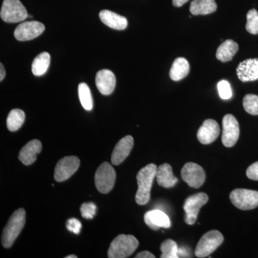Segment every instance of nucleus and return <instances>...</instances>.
<instances>
[{"label": "nucleus", "mask_w": 258, "mask_h": 258, "mask_svg": "<svg viewBox=\"0 0 258 258\" xmlns=\"http://www.w3.org/2000/svg\"><path fill=\"white\" fill-rule=\"evenodd\" d=\"M157 166L149 164L139 171L137 175L138 190L136 195V202L139 205H144L150 200L151 189L154 178L157 175Z\"/></svg>", "instance_id": "f257e3e1"}, {"label": "nucleus", "mask_w": 258, "mask_h": 258, "mask_svg": "<svg viewBox=\"0 0 258 258\" xmlns=\"http://www.w3.org/2000/svg\"><path fill=\"white\" fill-rule=\"evenodd\" d=\"M26 222V212L18 209L10 217L2 235V244L5 248H10L20 235Z\"/></svg>", "instance_id": "f03ea898"}, {"label": "nucleus", "mask_w": 258, "mask_h": 258, "mask_svg": "<svg viewBox=\"0 0 258 258\" xmlns=\"http://www.w3.org/2000/svg\"><path fill=\"white\" fill-rule=\"evenodd\" d=\"M139 241L133 235H120L112 241L108 251L109 258H125L135 252Z\"/></svg>", "instance_id": "7ed1b4c3"}, {"label": "nucleus", "mask_w": 258, "mask_h": 258, "mask_svg": "<svg viewBox=\"0 0 258 258\" xmlns=\"http://www.w3.org/2000/svg\"><path fill=\"white\" fill-rule=\"evenodd\" d=\"M224 237L218 230H211L205 233L199 241L195 254L198 257H208L223 242Z\"/></svg>", "instance_id": "20e7f679"}, {"label": "nucleus", "mask_w": 258, "mask_h": 258, "mask_svg": "<svg viewBox=\"0 0 258 258\" xmlns=\"http://www.w3.org/2000/svg\"><path fill=\"white\" fill-rule=\"evenodd\" d=\"M0 16L6 23H17L28 18V14L20 0H4Z\"/></svg>", "instance_id": "39448f33"}, {"label": "nucleus", "mask_w": 258, "mask_h": 258, "mask_svg": "<svg viewBox=\"0 0 258 258\" xmlns=\"http://www.w3.org/2000/svg\"><path fill=\"white\" fill-rule=\"evenodd\" d=\"M115 171L111 164L103 162L97 169L95 174V184L98 191L102 194H108L114 186Z\"/></svg>", "instance_id": "423d86ee"}, {"label": "nucleus", "mask_w": 258, "mask_h": 258, "mask_svg": "<svg viewBox=\"0 0 258 258\" xmlns=\"http://www.w3.org/2000/svg\"><path fill=\"white\" fill-rule=\"evenodd\" d=\"M231 202L242 210H253L258 207V191L246 189H236L230 193Z\"/></svg>", "instance_id": "0eeeda50"}, {"label": "nucleus", "mask_w": 258, "mask_h": 258, "mask_svg": "<svg viewBox=\"0 0 258 258\" xmlns=\"http://www.w3.org/2000/svg\"><path fill=\"white\" fill-rule=\"evenodd\" d=\"M209 198L207 194L200 192L191 195L186 199L184 205L186 216L185 222L187 225H192L197 221L200 209L208 203Z\"/></svg>", "instance_id": "6e6552de"}, {"label": "nucleus", "mask_w": 258, "mask_h": 258, "mask_svg": "<svg viewBox=\"0 0 258 258\" xmlns=\"http://www.w3.org/2000/svg\"><path fill=\"white\" fill-rule=\"evenodd\" d=\"M240 137V125L234 115L227 114L222 120V144L226 147L235 146Z\"/></svg>", "instance_id": "1a4fd4ad"}, {"label": "nucleus", "mask_w": 258, "mask_h": 258, "mask_svg": "<svg viewBox=\"0 0 258 258\" xmlns=\"http://www.w3.org/2000/svg\"><path fill=\"white\" fill-rule=\"evenodd\" d=\"M80 166V160L77 157L71 156L61 159L55 166L54 178L57 182L66 181L74 175Z\"/></svg>", "instance_id": "9d476101"}, {"label": "nucleus", "mask_w": 258, "mask_h": 258, "mask_svg": "<svg viewBox=\"0 0 258 258\" xmlns=\"http://www.w3.org/2000/svg\"><path fill=\"white\" fill-rule=\"evenodd\" d=\"M182 179L189 186L199 188L205 183V172L203 168L193 162L186 163L181 171Z\"/></svg>", "instance_id": "9b49d317"}, {"label": "nucleus", "mask_w": 258, "mask_h": 258, "mask_svg": "<svg viewBox=\"0 0 258 258\" xmlns=\"http://www.w3.org/2000/svg\"><path fill=\"white\" fill-rule=\"evenodd\" d=\"M45 29V25L40 22H25L17 27L14 35L19 41H28L40 36Z\"/></svg>", "instance_id": "f8f14e48"}, {"label": "nucleus", "mask_w": 258, "mask_h": 258, "mask_svg": "<svg viewBox=\"0 0 258 258\" xmlns=\"http://www.w3.org/2000/svg\"><path fill=\"white\" fill-rule=\"evenodd\" d=\"M220 134V127L216 120L208 119L199 128L198 139L200 143L208 145L215 142Z\"/></svg>", "instance_id": "ddd939ff"}, {"label": "nucleus", "mask_w": 258, "mask_h": 258, "mask_svg": "<svg viewBox=\"0 0 258 258\" xmlns=\"http://www.w3.org/2000/svg\"><path fill=\"white\" fill-rule=\"evenodd\" d=\"M134 141L132 136H126L117 143L111 154L113 165H119L128 157L133 149Z\"/></svg>", "instance_id": "4468645a"}, {"label": "nucleus", "mask_w": 258, "mask_h": 258, "mask_svg": "<svg viewBox=\"0 0 258 258\" xmlns=\"http://www.w3.org/2000/svg\"><path fill=\"white\" fill-rule=\"evenodd\" d=\"M237 77L242 82L254 81L258 79V58L247 59L237 68Z\"/></svg>", "instance_id": "2eb2a0df"}, {"label": "nucleus", "mask_w": 258, "mask_h": 258, "mask_svg": "<svg viewBox=\"0 0 258 258\" xmlns=\"http://www.w3.org/2000/svg\"><path fill=\"white\" fill-rule=\"evenodd\" d=\"M116 83L115 76L109 70H101L96 75V84L99 92L103 95L111 94L114 91Z\"/></svg>", "instance_id": "dca6fc26"}, {"label": "nucleus", "mask_w": 258, "mask_h": 258, "mask_svg": "<svg viewBox=\"0 0 258 258\" xmlns=\"http://www.w3.org/2000/svg\"><path fill=\"white\" fill-rule=\"evenodd\" d=\"M144 221L148 227L153 230H158L160 228H169L171 221L168 215L159 210H151L144 215Z\"/></svg>", "instance_id": "f3484780"}, {"label": "nucleus", "mask_w": 258, "mask_h": 258, "mask_svg": "<svg viewBox=\"0 0 258 258\" xmlns=\"http://www.w3.org/2000/svg\"><path fill=\"white\" fill-rule=\"evenodd\" d=\"M42 144L37 139L29 142L19 154V160L25 165H31L37 160V154L42 151Z\"/></svg>", "instance_id": "a211bd4d"}, {"label": "nucleus", "mask_w": 258, "mask_h": 258, "mask_svg": "<svg viewBox=\"0 0 258 258\" xmlns=\"http://www.w3.org/2000/svg\"><path fill=\"white\" fill-rule=\"evenodd\" d=\"M99 18L105 25L114 30H125L128 26L126 18L110 10H102L100 12Z\"/></svg>", "instance_id": "6ab92c4d"}, {"label": "nucleus", "mask_w": 258, "mask_h": 258, "mask_svg": "<svg viewBox=\"0 0 258 258\" xmlns=\"http://www.w3.org/2000/svg\"><path fill=\"white\" fill-rule=\"evenodd\" d=\"M157 181L158 184L164 188H171L178 182L177 178L173 174L172 168L169 164H163L157 168Z\"/></svg>", "instance_id": "aec40b11"}, {"label": "nucleus", "mask_w": 258, "mask_h": 258, "mask_svg": "<svg viewBox=\"0 0 258 258\" xmlns=\"http://www.w3.org/2000/svg\"><path fill=\"white\" fill-rule=\"evenodd\" d=\"M217 9L215 0H194L190 5V13L193 15H206L215 13Z\"/></svg>", "instance_id": "412c9836"}, {"label": "nucleus", "mask_w": 258, "mask_h": 258, "mask_svg": "<svg viewBox=\"0 0 258 258\" xmlns=\"http://www.w3.org/2000/svg\"><path fill=\"white\" fill-rule=\"evenodd\" d=\"M238 49L237 42L232 40H226L217 48L216 57L222 62H228L232 60Z\"/></svg>", "instance_id": "4be33fe9"}, {"label": "nucleus", "mask_w": 258, "mask_h": 258, "mask_svg": "<svg viewBox=\"0 0 258 258\" xmlns=\"http://www.w3.org/2000/svg\"><path fill=\"white\" fill-rule=\"evenodd\" d=\"M189 72V62L184 57H178L173 62L169 76L171 79L174 81H179L184 79Z\"/></svg>", "instance_id": "5701e85b"}, {"label": "nucleus", "mask_w": 258, "mask_h": 258, "mask_svg": "<svg viewBox=\"0 0 258 258\" xmlns=\"http://www.w3.org/2000/svg\"><path fill=\"white\" fill-rule=\"evenodd\" d=\"M50 63V55L48 52L39 54L32 63V72L35 76H41L47 72Z\"/></svg>", "instance_id": "b1692460"}, {"label": "nucleus", "mask_w": 258, "mask_h": 258, "mask_svg": "<svg viewBox=\"0 0 258 258\" xmlns=\"http://www.w3.org/2000/svg\"><path fill=\"white\" fill-rule=\"evenodd\" d=\"M25 119V114L20 109H13L10 112L7 119V126L10 132H16L23 125Z\"/></svg>", "instance_id": "393cba45"}, {"label": "nucleus", "mask_w": 258, "mask_h": 258, "mask_svg": "<svg viewBox=\"0 0 258 258\" xmlns=\"http://www.w3.org/2000/svg\"><path fill=\"white\" fill-rule=\"evenodd\" d=\"M79 96L81 105L86 111H91L93 107V101L91 90L86 83H80Z\"/></svg>", "instance_id": "a878e982"}, {"label": "nucleus", "mask_w": 258, "mask_h": 258, "mask_svg": "<svg viewBox=\"0 0 258 258\" xmlns=\"http://www.w3.org/2000/svg\"><path fill=\"white\" fill-rule=\"evenodd\" d=\"M160 249L162 254L161 258H178V247L175 241L166 240L161 244Z\"/></svg>", "instance_id": "bb28decb"}, {"label": "nucleus", "mask_w": 258, "mask_h": 258, "mask_svg": "<svg viewBox=\"0 0 258 258\" xmlns=\"http://www.w3.org/2000/svg\"><path fill=\"white\" fill-rule=\"evenodd\" d=\"M243 107L247 113L252 115H258V96L247 94L243 98Z\"/></svg>", "instance_id": "cd10ccee"}, {"label": "nucleus", "mask_w": 258, "mask_h": 258, "mask_svg": "<svg viewBox=\"0 0 258 258\" xmlns=\"http://www.w3.org/2000/svg\"><path fill=\"white\" fill-rule=\"evenodd\" d=\"M246 30L252 35L258 34V12L257 10L252 9L249 10L247 14V23H246Z\"/></svg>", "instance_id": "c85d7f7f"}, {"label": "nucleus", "mask_w": 258, "mask_h": 258, "mask_svg": "<svg viewBox=\"0 0 258 258\" xmlns=\"http://www.w3.org/2000/svg\"><path fill=\"white\" fill-rule=\"evenodd\" d=\"M217 89H218L219 95L222 99L229 100L232 98V88H231L230 83L227 81L223 80V81H220L217 84Z\"/></svg>", "instance_id": "c756f323"}, {"label": "nucleus", "mask_w": 258, "mask_h": 258, "mask_svg": "<svg viewBox=\"0 0 258 258\" xmlns=\"http://www.w3.org/2000/svg\"><path fill=\"white\" fill-rule=\"evenodd\" d=\"M81 215L86 220H91L96 213V206L92 203H84L81 207Z\"/></svg>", "instance_id": "7c9ffc66"}, {"label": "nucleus", "mask_w": 258, "mask_h": 258, "mask_svg": "<svg viewBox=\"0 0 258 258\" xmlns=\"http://www.w3.org/2000/svg\"><path fill=\"white\" fill-rule=\"evenodd\" d=\"M81 227H82V225H81V222L77 219L71 218L66 222V227H67L68 230L74 232L76 235H78L81 232Z\"/></svg>", "instance_id": "2f4dec72"}, {"label": "nucleus", "mask_w": 258, "mask_h": 258, "mask_svg": "<svg viewBox=\"0 0 258 258\" xmlns=\"http://www.w3.org/2000/svg\"><path fill=\"white\" fill-rule=\"evenodd\" d=\"M246 175L249 179L258 181V161L254 162L247 168Z\"/></svg>", "instance_id": "473e14b6"}, {"label": "nucleus", "mask_w": 258, "mask_h": 258, "mask_svg": "<svg viewBox=\"0 0 258 258\" xmlns=\"http://www.w3.org/2000/svg\"><path fill=\"white\" fill-rule=\"evenodd\" d=\"M155 256L149 251H143L136 255V258H154Z\"/></svg>", "instance_id": "72a5a7b5"}, {"label": "nucleus", "mask_w": 258, "mask_h": 258, "mask_svg": "<svg viewBox=\"0 0 258 258\" xmlns=\"http://www.w3.org/2000/svg\"><path fill=\"white\" fill-rule=\"evenodd\" d=\"M189 0H173V5L176 8H180V7L183 6L185 3H187Z\"/></svg>", "instance_id": "f704fd0d"}, {"label": "nucleus", "mask_w": 258, "mask_h": 258, "mask_svg": "<svg viewBox=\"0 0 258 258\" xmlns=\"http://www.w3.org/2000/svg\"><path fill=\"white\" fill-rule=\"evenodd\" d=\"M5 75H6V73H5L4 66H3V63H1L0 64V81H3V79H5Z\"/></svg>", "instance_id": "c9c22d12"}, {"label": "nucleus", "mask_w": 258, "mask_h": 258, "mask_svg": "<svg viewBox=\"0 0 258 258\" xmlns=\"http://www.w3.org/2000/svg\"><path fill=\"white\" fill-rule=\"evenodd\" d=\"M66 258H77V256L75 254H71V255L67 256Z\"/></svg>", "instance_id": "e433bc0d"}]
</instances>
